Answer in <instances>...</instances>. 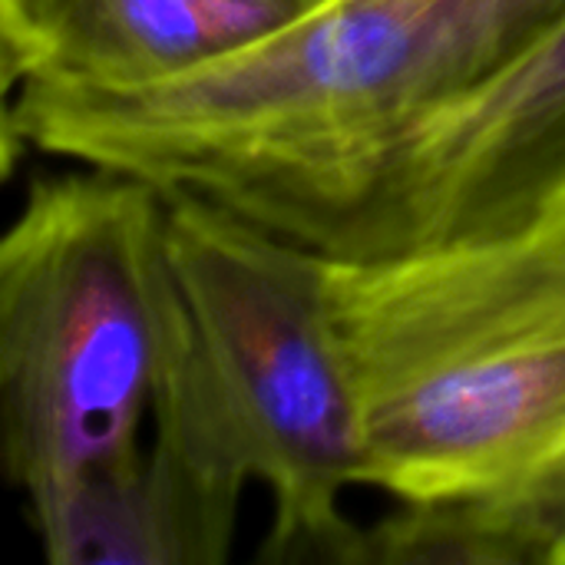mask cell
Returning <instances> with one entry per match:
<instances>
[{
    "mask_svg": "<svg viewBox=\"0 0 565 565\" xmlns=\"http://www.w3.org/2000/svg\"><path fill=\"white\" fill-rule=\"evenodd\" d=\"M563 13L565 0H318L252 50L172 83L17 86L3 162L30 146L212 195L414 126L507 70Z\"/></svg>",
    "mask_w": 565,
    "mask_h": 565,
    "instance_id": "obj_1",
    "label": "cell"
},
{
    "mask_svg": "<svg viewBox=\"0 0 565 565\" xmlns=\"http://www.w3.org/2000/svg\"><path fill=\"white\" fill-rule=\"evenodd\" d=\"M209 199L324 255L500 235L565 202V13L463 99L348 156L258 172Z\"/></svg>",
    "mask_w": 565,
    "mask_h": 565,
    "instance_id": "obj_5",
    "label": "cell"
},
{
    "mask_svg": "<svg viewBox=\"0 0 565 565\" xmlns=\"http://www.w3.org/2000/svg\"><path fill=\"white\" fill-rule=\"evenodd\" d=\"M248 480L169 427L149 447L40 487L26 520L53 565H222Z\"/></svg>",
    "mask_w": 565,
    "mask_h": 565,
    "instance_id": "obj_7",
    "label": "cell"
},
{
    "mask_svg": "<svg viewBox=\"0 0 565 565\" xmlns=\"http://www.w3.org/2000/svg\"><path fill=\"white\" fill-rule=\"evenodd\" d=\"M318 0H0L3 96L132 93L218 66Z\"/></svg>",
    "mask_w": 565,
    "mask_h": 565,
    "instance_id": "obj_6",
    "label": "cell"
},
{
    "mask_svg": "<svg viewBox=\"0 0 565 565\" xmlns=\"http://www.w3.org/2000/svg\"><path fill=\"white\" fill-rule=\"evenodd\" d=\"M185 338L152 420L271 490L265 563L358 565L344 493L364 487V424L328 301V255L218 199L169 189Z\"/></svg>",
    "mask_w": 565,
    "mask_h": 565,
    "instance_id": "obj_3",
    "label": "cell"
},
{
    "mask_svg": "<svg viewBox=\"0 0 565 565\" xmlns=\"http://www.w3.org/2000/svg\"><path fill=\"white\" fill-rule=\"evenodd\" d=\"M185 338L169 189L43 175L0 242V447L33 493L132 447Z\"/></svg>",
    "mask_w": 565,
    "mask_h": 565,
    "instance_id": "obj_4",
    "label": "cell"
},
{
    "mask_svg": "<svg viewBox=\"0 0 565 565\" xmlns=\"http://www.w3.org/2000/svg\"><path fill=\"white\" fill-rule=\"evenodd\" d=\"M364 563L565 565V440L490 490L397 503L364 526L358 565Z\"/></svg>",
    "mask_w": 565,
    "mask_h": 565,
    "instance_id": "obj_8",
    "label": "cell"
},
{
    "mask_svg": "<svg viewBox=\"0 0 565 565\" xmlns=\"http://www.w3.org/2000/svg\"><path fill=\"white\" fill-rule=\"evenodd\" d=\"M328 301L364 424V487L454 500L565 440V202L500 235L328 255Z\"/></svg>",
    "mask_w": 565,
    "mask_h": 565,
    "instance_id": "obj_2",
    "label": "cell"
}]
</instances>
